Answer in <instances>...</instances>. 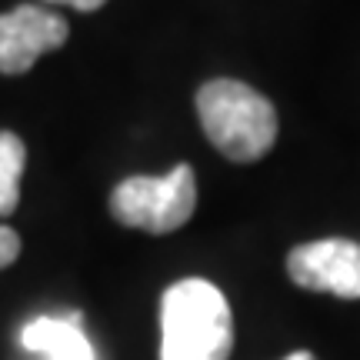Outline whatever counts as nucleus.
Instances as JSON below:
<instances>
[{"label": "nucleus", "instance_id": "6e6552de", "mask_svg": "<svg viewBox=\"0 0 360 360\" xmlns=\"http://www.w3.org/2000/svg\"><path fill=\"white\" fill-rule=\"evenodd\" d=\"M17 257H20V237H17V231L0 224V270L11 267Z\"/></svg>", "mask_w": 360, "mask_h": 360}, {"label": "nucleus", "instance_id": "f257e3e1", "mask_svg": "<svg viewBox=\"0 0 360 360\" xmlns=\"http://www.w3.org/2000/svg\"><path fill=\"white\" fill-rule=\"evenodd\" d=\"M227 297L204 277H184L160 297V360H231Z\"/></svg>", "mask_w": 360, "mask_h": 360}, {"label": "nucleus", "instance_id": "20e7f679", "mask_svg": "<svg viewBox=\"0 0 360 360\" xmlns=\"http://www.w3.org/2000/svg\"><path fill=\"white\" fill-rule=\"evenodd\" d=\"M287 274L297 287L360 300V244L347 237H323L287 254Z\"/></svg>", "mask_w": 360, "mask_h": 360}, {"label": "nucleus", "instance_id": "9d476101", "mask_svg": "<svg viewBox=\"0 0 360 360\" xmlns=\"http://www.w3.org/2000/svg\"><path fill=\"white\" fill-rule=\"evenodd\" d=\"M283 360H317V357H314L310 350H294V354H287Z\"/></svg>", "mask_w": 360, "mask_h": 360}, {"label": "nucleus", "instance_id": "0eeeda50", "mask_svg": "<svg viewBox=\"0 0 360 360\" xmlns=\"http://www.w3.org/2000/svg\"><path fill=\"white\" fill-rule=\"evenodd\" d=\"M27 167V147L13 130H0V217L20 204V177Z\"/></svg>", "mask_w": 360, "mask_h": 360}, {"label": "nucleus", "instance_id": "7ed1b4c3", "mask_svg": "<svg viewBox=\"0 0 360 360\" xmlns=\"http://www.w3.org/2000/svg\"><path fill=\"white\" fill-rule=\"evenodd\" d=\"M197 210V177L191 164H177L160 177L134 174L110 191V214L117 224L147 233L180 231Z\"/></svg>", "mask_w": 360, "mask_h": 360}, {"label": "nucleus", "instance_id": "423d86ee", "mask_svg": "<svg viewBox=\"0 0 360 360\" xmlns=\"http://www.w3.org/2000/svg\"><path fill=\"white\" fill-rule=\"evenodd\" d=\"M24 350H34L44 360H97L94 344L84 334V317L80 314H64V317H34L20 330Z\"/></svg>", "mask_w": 360, "mask_h": 360}, {"label": "nucleus", "instance_id": "f03ea898", "mask_svg": "<svg viewBox=\"0 0 360 360\" xmlns=\"http://www.w3.org/2000/svg\"><path fill=\"white\" fill-rule=\"evenodd\" d=\"M197 117L207 141L233 164H254L277 141L274 103L244 80H207L197 90Z\"/></svg>", "mask_w": 360, "mask_h": 360}, {"label": "nucleus", "instance_id": "1a4fd4ad", "mask_svg": "<svg viewBox=\"0 0 360 360\" xmlns=\"http://www.w3.org/2000/svg\"><path fill=\"white\" fill-rule=\"evenodd\" d=\"M40 4H53V7H74V11L90 13V11H101L107 0H40Z\"/></svg>", "mask_w": 360, "mask_h": 360}, {"label": "nucleus", "instance_id": "39448f33", "mask_svg": "<svg viewBox=\"0 0 360 360\" xmlns=\"http://www.w3.org/2000/svg\"><path fill=\"white\" fill-rule=\"evenodd\" d=\"M70 27L60 13L40 4H20L0 13V74H27L37 57L60 51Z\"/></svg>", "mask_w": 360, "mask_h": 360}]
</instances>
